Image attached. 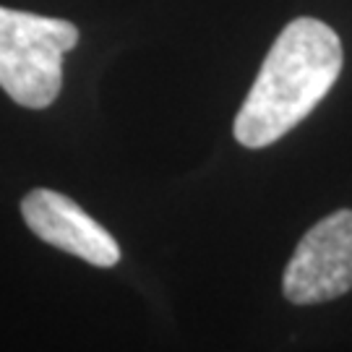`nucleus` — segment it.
Masks as SVG:
<instances>
[{
	"label": "nucleus",
	"mask_w": 352,
	"mask_h": 352,
	"mask_svg": "<svg viewBox=\"0 0 352 352\" xmlns=\"http://www.w3.org/2000/svg\"><path fill=\"white\" fill-rule=\"evenodd\" d=\"M342 42L318 19H295L282 29L235 118V139L261 149L289 133L316 110L342 71Z\"/></svg>",
	"instance_id": "f257e3e1"
},
{
	"label": "nucleus",
	"mask_w": 352,
	"mask_h": 352,
	"mask_svg": "<svg viewBox=\"0 0 352 352\" xmlns=\"http://www.w3.org/2000/svg\"><path fill=\"white\" fill-rule=\"evenodd\" d=\"M26 227L52 248L74 253L87 264L110 269L120 261V245L76 201L50 188L29 190L21 201Z\"/></svg>",
	"instance_id": "20e7f679"
},
{
	"label": "nucleus",
	"mask_w": 352,
	"mask_h": 352,
	"mask_svg": "<svg viewBox=\"0 0 352 352\" xmlns=\"http://www.w3.org/2000/svg\"><path fill=\"white\" fill-rule=\"evenodd\" d=\"M78 29L63 19L0 6V87L21 107H50L63 87V55Z\"/></svg>",
	"instance_id": "f03ea898"
},
{
	"label": "nucleus",
	"mask_w": 352,
	"mask_h": 352,
	"mask_svg": "<svg viewBox=\"0 0 352 352\" xmlns=\"http://www.w3.org/2000/svg\"><path fill=\"white\" fill-rule=\"evenodd\" d=\"M352 289V209L316 222L289 258L282 292L295 305H314Z\"/></svg>",
	"instance_id": "7ed1b4c3"
}]
</instances>
